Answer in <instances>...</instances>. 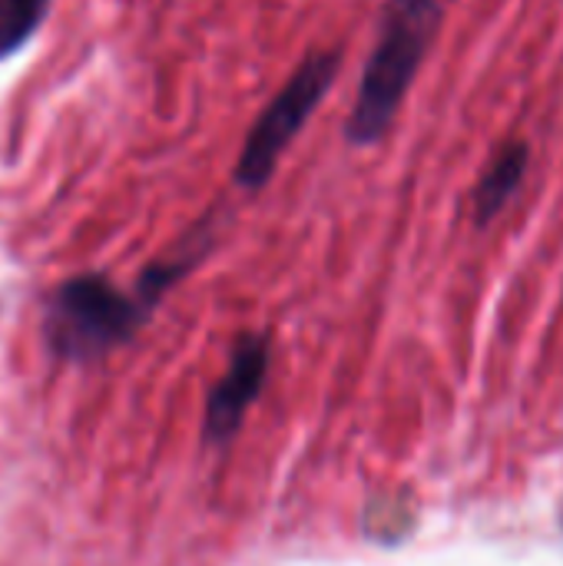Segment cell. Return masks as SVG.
Segmentation results:
<instances>
[{
    "instance_id": "3957f363",
    "label": "cell",
    "mask_w": 563,
    "mask_h": 566,
    "mask_svg": "<svg viewBox=\"0 0 563 566\" xmlns=\"http://www.w3.org/2000/svg\"><path fill=\"white\" fill-rule=\"evenodd\" d=\"M149 308L143 295H123L103 275H76L46 298L43 335L56 355L86 361L129 342Z\"/></svg>"
},
{
    "instance_id": "277c9868",
    "label": "cell",
    "mask_w": 563,
    "mask_h": 566,
    "mask_svg": "<svg viewBox=\"0 0 563 566\" xmlns=\"http://www.w3.org/2000/svg\"><path fill=\"white\" fill-rule=\"evenodd\" d=\"M265 371H269V335H242L232 352L229 371L219 378V385L209 391L206 401L202 434L209 444H226L236 438V431L246 421V411L262 395Z\"/></svg>"
},
{
    "instance_id": "7a4b0ae2",
    "label": "cell",
    "mask_w": 563,
    "mask_h": 566,
    "mask_svg": "<svg viewBox=\"0 0 563 566\" xmlns=\"http://www.w3.org/2000/svg\"><path fill=\"white\" fill-rule=\"evenodd\" d=\"M342 70L338 50H312L285 80V86L262 106L256 123L249 126L232 179L246 192H259L272 182L285 149L302 133V126L312 119V113L322 106V99L332 93Z\"/></svg>"
},
{
    "instance_id": "8992f818",
    "label": "cell",
    "mask_w": 563,
    "mask_h": 566,
    "mask_svg": "<svg viewBox=\"0 0 563 566\" xmlns=\"http://www.w3.org/2000/svg\"><path fill=\"white\" fill-rule=\"evenodd\" d=\"M50 0H0V60L17 53L43 23Z\"/></svg>"
},
{
    "instance_id": "6da1fadb",
    "label": "cell",
    "mask_w": 563,
    "mask_h": 566,
    "mask_svg": "<svg viewBox=\"0 0 563 566\" xmlns=\"http://www.w3.org/2000/svg\"><path fill=\"white\" fill-rule=\"evenodd\" d=\"M441 0H388L345 123L352 146H375L388 136L441 30Z\"/></svg>"
},
{
    "instance_id": "5b68a950",
    "label": "cell",
    "mask_w": 563,
    "mask_h": 566,
    "mask_svg": "<svg viewBox=\"0 0 563 566\" xmlns=\"http://www.w3.org/2000/svg\"><path fill=\"white\" fill-rule=\"evenodd\" d=\"M528 169H531L528 139H504L494 149V156L488 159V166L475 186V222L478 226H491L508 209V202L524 186Z\"/></svg>"
}]
</instances>
